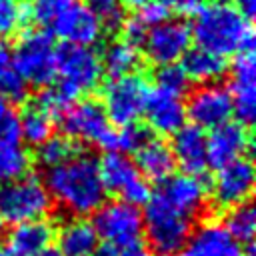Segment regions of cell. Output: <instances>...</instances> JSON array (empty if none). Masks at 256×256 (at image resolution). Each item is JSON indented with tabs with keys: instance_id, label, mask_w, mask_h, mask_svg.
Returning a JSON list of instances; mask_svg holds the SVG:
<instances>
[{
	"instance_id": "1",
	"label": "cell",
	"mask_w": 256,
	"mask_h": 256,
	"mask_svg": "<svg viewBox=\"0 0 256 256\" xmlns=\"http://www.w3.org/2000/svg\"><path fill=\"white\" fill-rule=\"evenodd\" d=\"M44 186L50 198L74 216L92 214L106 202L98 160L88 154H76L64 164L48 168Z\"/></svg>"
},
{
	"instance_id": "2",
	"label": "cell",
	"mask_w": 256,
	"mask_h": 256,
	"mask_svg": "<svg viewBox=\"0 0 256 256\" xmlns=\"http://www.w3.org/2000/svg\"><path fill=\"white\" fill-rule=\"evenodd\" d=\"M190 34L200 48L224 58L248 50L254 44L250 18H246L234 4L224 0L200 4L194 12Z\"/></svg>"
},
{
	"instance_id": "3",
	"label": "cell",
	"mask_w": 256,
	"mask_h": 256,
	"mask_svg": "<svg viewBox=\"0 0 256 256\" xmlns=\"http://www.w3.org/2000/svg\"><path fill=\"white\" fill-rule=\"evenodd\" d=\"M102 74L100 56H96L90 46L66 44L56 52V90L68 104H72L78 96L92 92L100 84Z\"/></svg>"
},
{
	"instance_id": "4",
	"label": "cell",
	"mask_w": 256,
	"mask_h": 256,
	"mask_svg": "<svg viewBox=\"0 0 256 256\" xmlns=\"http://www.w3.org/2000/svg\"><path fill=\"white\" fill-rule=\"evenodd\" d=\"M144 204L142 226L152 248L158 250V254H174L182 250L192 230V218L176 210L156 192L150 194Z\"/></svg>"
},
{
	"instance_id": "5",
	"label": "cell",
	"mask_w": 256,
	"mask_h": 256,
	"mask_svg": "<svg viewBox=\"0 0 256 256\" xmlns=\"http://www.w3.org/2000/svg\"><path fill=\"white\" fill-rule=\"evenodd\" d=\"M52 208V198L42 180L36 176H20L0 182V218L4 222H26L44 218Z\"/></svg>"
},
{
	"instance_id": "6",
	"label": "cell",
	"mask_w": 256,
	"mask_h": 256,
	"mask_svg": "<svg viewBox=\"0 0 256 256\" xmlns=\"http://www.w3.org/2000/svg\"><path fill=\"white\" fill-rule=\"evenodd\" d=\"M56 52L58 48L48 32L30 30L16 42L12 64L26 84L44 88L56 78Z\"/></svg>"
},
{
	"instance_id": "7",
	"label": "cell",
	"mask_w": 256,
	"mask_h": 256,
	"mask_svg": "<svg viewBox=\"0 0 256 256\" xmlns=\"http://www.w3.org/2000/svg\"><path fill=\"white\" fill-rule=\"evenodd\" d=\"M60 126L64 130V136L70 140L86 142L100 146L110 152L112 148V136L114 130L110 126V120L102 108L100 102L96 100H80L72 102L60 112Z\"/></svg>"
},
{
	"instance_id": "8",
	"label": "cell",
	"mask_w": 256,
	"mask_h": 256,
	"mask_svg": "<svg viewBox=\"0 0 256 256\" xmlns=\"http://www.w3.org/2000/svg\"><path fill=\"white\" fill-rule=\"evenodd\" d=\"M146 96H148V84L144 76L136 72L114 76L102 90V108L110 124L116 126L134 124L144 110Z\"/></svg>"
},
{
	"instance_id": "9",
	"label": "cell",
	"mask_w": 256,
	"mask_h": 256,
	"mask_svg": "<svg viewBox=\"0 0 256 256\" xmlns=\"http://www.w3.org/2000/svg\"><path fill=\"white\" fill-rule=\"evenodd\" d=\"M94 230L98 238H102L106 244H136L142 238L144 226H142V212L138 206L124 202V200H112L102 202L100 208L94 212Z\"/></svg>"
},
{
	"instance_id": "10",
	"label": "cell",
	"mask_w": 256,
	"mask_h": 256,
	"mask_svg": "<svg viewBox=\"0 0 256 256\" xmlns=\"http://www.w3.org/2000/svg\"><path fill=\"white\" fill-rule=\"evenodd\" d=\"M100 178L104 182L106 192H116L120 200L130 202L134 206L144 204L150 198V186L136 168L134 160H130L122 152H108L102 162H98Z\"/></svg>"
},
{
	"instance_id": "11",
	"label": "cell",
	"mask_w": 256,
	"mask_h": 256,
	"mask_svg": "<svg viewBox=\"0 0 256 256\" xmlns=\"http://www.w3.org/2000/svg\"><path fill=\"white\" fill-rule=\"evenodd\" d=\"M190 42H192L190 26L182 20L166 18L148 28L142 48L152 64L164 66V64H176L190 48Z\"/></svg>"
},
{
	"instance_id": "12",
	"label": "cell",
	"mask_w": 256,
	"mask_h": 256,
	"mask_svg": "<svg viewBox=\"0 0 256 256\" xmlns=\"http://www.w3.org/2000/svg\"><path fill=\"white\" fill-rule=\"evenodd\" d=\"M186 106V118L202 130H212L232 116V98L226 86L208 82L198 86L190 96Z\"/></svg>"
},
{
	"instance_id": "13",
	"label": "cell",
	"mask_w": 256,
	"mask_h": 256,
	"mask_svg": "<svg viewBox=\"0 0 256 256\" xmlns=\"http://www.w3.org/2000/svg\"><path fill=\"white\" fill-rule=\"evenodd\" d=\"M182 256H254V250L250 246L244 248L224 224L208 220L190 230Z\"/></svg>"
},
{
	"instance_id": "14",
	"label": "cell",
	"mask_w": 256,
	"mask_h": 256,
	"mask_svg": "<svg viewBox=\"0 0 256 256\" xmlns=\"http://www.w3.org/2000/svg\"><path fill=\"white\" fill-rule=\"evenodd\" d=\"M228 92L232 98V114H236L240 124H250L256 116V60L252 48L236 54Z\"/></svg>"
},
{
	"instance_id": "15",
	"label": "cell",
	"mask_w": 256,
	"mask_h": 256,
	"mask_svg": "<svg viewBox=\"0 0 256 256\" xmlns=\"http://www.w3.org/2000/svg\"><path fill=\"white\" fill-rule=\"evenodd\" d=\"M254 190V166L248 158H236L218 168L212 182V196L220 208L248 202Z\"/></svg>"
},
{
	"instance_id": "16",
	"label": "cell",
	"mask_w": 256,
	"mask_h": 256,
	"mask_svg": "<svg viewBox=\"0 0 256 256\" xmlns=\"http://www.w3.org/2000/svg\"><path fill=\"white\" fill-rule=\"evenodd\" d=\"M156 194H160L168 204H172L176 210L194 220V216L200 214L206 206L208 186L200 176L182 172L170 174L164 180H160Z\"/></svg>"
},
{
	"instance_id": "17",
	"label": "cell",
	"mask_w": 256,
	"mask_h": 256,
	"mask_svg": "<svg viewBox=\"0 0 256 256\" xmlns=\"http://www.w3.org/2000/svg\"><path fill=\"white\" fill-rule=\"evenodd\" d=\"M52 28L60 40L74 46H92L102 36V26L88 6L76 2L52 22Z\"/></svg>"
},
{
	"instance_id": "18",
	"label": "cell",
	"mask_w": 256,
	"mask_h": 256,
	"mask_svg": "<svg viewBox=\"0 0 256 256\" xmlns=\"http://www.w3.org/2000/svg\"><path fill=\"white\" fill-rule=\"evenodd\" d=\"M142 112L146 116V124L162 136H172L180 126H184L186 120V106L180 96L164 92L160 88H154L152 92L148 90Z\"/></svg>"
},
{
	"instance_id": "19",
	"label": "cell",
	"mask_w": 256,
	"mask_h": 256,
	"mask_svg": "<svg viewBox=\"0 0 256 256\" xmlns=\"http://www.w3.org/2000/svg\"><path fill=\"white\" fill-rule=\"evenodd\" d=\"M250 146V134L240 122H224L212 128L210 136H206V152L208 164L220 168L236 158H242Z\"/></svg>"
},
{
	"instance_id": "20",
	"label": "cell",
	"mask_w": 256,
	"mask_h": 256,
	"mask_svg": "<svg viewBox=\"0 0 256 256\" xmlns=\"http://www.w3.org/2000/svg\"><path fill=\"white\" fill-rule=\"evenodd\" d=\"M170 150L174 156V164H178L186 174L200 176L208 168L206 134L194 124H184L172 134Z\"/></svg>"
},
{
	"instance_id": "21",
	"label": "cell",
	"mask_w": 256,
	"mask_h": 256,
	"mask_svg": "<svg viewBox=\"0 0 256 256\" xmlns=\"http://www.w3.org/2000/svg\"><path fill=\"white\" fill-rule=\"evenodd\" d=\"M52 236H54V226L44 218L18 222L8 234L6 248L12 256H32L38 250L50 246Z\"/></svg>"
},
{
	"instance_id": "22",
	"label": "cell",
	"mask_w": 256,
	"mask_h": 256,
	"mask_svg": "<svg viewBox=\"0 0 256 256\" xmlns=\"http://www.w3.org/2000/svg\"><path fill=\"white\" fill-rule=\"evenodd\" d=\"M98 248V234L92 222L76 216L58 230V250L62 256H94Z\"/></svg>"
},
{
	"instance_id": "23",
	"label": "cell",
	"mask_w": 256,
	"mask_h": 256,
	"mask_svg": "<svg viewBox=\"0 0 256 256\" xmlns=\"http://www.w3.org/2000/svg\"><path fill=\"white\" fill-rule=\"evenodd\" d=\"M136 154V168L142 176L152 180H164L174 170V156L170 146L160 138H146L142 146L134 152Z\"/></svg>"
},
{
	"instance_id": "24",
	"label": "cell",
	"mask_w": 256,
	"mask_h": 256,
	"mask_svg": "<svg viewBox=\"0 0 256 256\" xmlns=\"http://www.w3.org/2000/svg\"><path fill=\"white\" fill-rule=\"evenodd\" d=\"M182 58H184L182 68H184L188 80H194L200 84L216 82L226 72V58L218 56L206 48H200V46L192 48V50L188 48Z\"/></svg>"
},
{
	"instance_id": "25",
	"label": "cell",
	"mask_w": 256,
	"mask_h": 256,
	"mask_svg": "<svg viewBox=\"0 0 256 256\" xmlns=\"http://www.w3.org/2000/svg\"><path fill=\"white\" fill-rule=\"evenodd\" d=\"M18 128H20V140L38 146L52 136L54 114L48 108H44L38 100H34L24 106L22 114H18Z\"/></svg>"
},
{
	"instance_id": "26",
	"label": "cell",
	"mask_w": 256,
	"mask_h": 256,
	"mask_svg": "<svg viewBox=\"0 0 256 256\" xmlns=\"http://www.w3.org/2000/svg\"><path fill=\"white\" fill-rule=\"evenodd\" d=\"M100 64H102V70L108 72L112 78L124 76L138 68L140 54H138V48L128 44L126 40H114V42L106 44V48L100 56Z\"/></svg>"
},
{
	"instance_id": "27",
	"label": "cell",
	"mask_w": 256,
	"mask_h": 256,
	"mask_svg": "<svg viewBox=\"0 0 256 256\" xmlns=\"http://www.w3.org/2000/svg\"><path fill=\"white\" fill-rule=\"evenodd\" d=\"M36 148H38L36 160L44 168H54V166L64 164L66 160L74 158L76 154H80L76 142L70 140L68 136H50L42 144H38Z\"/></svg>"
},
{
	"instance_id": "28",
	"label": "cell",
	"mask_w": 256,
	"mask_h": 256,
	"mask_svg": "<svg viewBox=\"0 0 256 256\" xmlns=\"http://www.w3.org/2000/svg\"><path fill=\"white\" fill-rule=\"evenodd\" d=\"M228 232L240 242H252L254 232H256V212L252 208L250 202H242L230 208L228 216H226V224Z\"/></svg>"
},
{
	"instance_id": "29",
	"label": "cell",
	"mask_w": 256,
	"mask_h": 256,
	"mask_svg": "<svg viewBox=\"0 0 256 256\" xmlns=\"http://www.w3.org/2000/svg\"><path fill=\"white\" fill-rule=\"evenodd\" d=\"M30 156L20 142L0 146V182L20 178L28 172Z\"/></svg>"
},
{
	"instance_id": "30",
	"label": "cell",
	"mask_w": 256,
	"mask_h": 256,
	"mask_svg": "<svg viewBox=\"0 0 256 256\" xmlns=\"http://www.w3.org/2000/svg\"><path fill=\"white\" fill-rule=\"evenodd\" d=\"M28 94V84L12 64V56L0 62V96L10 102H20Z\"/></svg>"
},
{
	"instance_id": "31",
	"label": "cell",
	"mask_w": 256,
	"mask_h": 256,
	"mask_svg": "<svg viewBox=\"0 0 256 256\" xmlns=\"http://www.w3.org/2000/svg\"><path fill=\"white\" fill-rule=\"evenodd\" d=\"M86 6L100 22L102 30H118L126 18L122 0H88Z\"/></svg>"
},
{
	"instance_id": "32",
	"label": "cell",
	"mask_w": 256,
	"mask_h": 256,
	"mask_svg": "<svg viewBox=\"0 0 256 256\" xmlns=\"http://www.w3.org/2000/svg\"><path fill=\"white\" fill-rule=\"evenodd\" d=\"M26 6L22 0H0V38H12L26 20Z\"/></svg>"
},
{
	"instance_id": "33",
	"label": "cell",
	"mask_w": 256,
	"mask_h": 256,
	"mask_svg": "<svg viewBox=\"0 0 256 256\" xmlns=\"http://www.w3.org/2000/svg\"><path fill=\"white\" fill-rule=\"evenodd\" d=\"M188 82L190 80H188L184 68L178 64H164L156 72V88L176 94V96H182L188 90Z\"/></svg>"
},
{
	"instance_id": "34",
	"label": "cell",
	"mask_w": 256,
	"mask_h": 256,
	"mask_svg": "<svg viewBox=\"0 0 256 256\" xmlns=\"http://www.w3.org/2000/svg\"><path fill=\"white\" fill-rule=\"evenodd\" d=\"M146 138H148V132L142 126H138L136 122L134 124H126V126H120V130H114L110 152H122V154L136 152Z\"/></svg>"
},
{
	"instance_id": "35",
	"label": "cell",
	"mask_w": 256,
	"mask_h": 256,
	"mask_svg": "<svg viewBox=\"0 0 256 256\" xmlns=\"http://www.w3.org/2000/svg\"><path fill=\"white\" fill-rule=\"evenodd\" d=\"M76 0H32L28 14L32 16V20L36 24L42 26H52V22L64 12L68 10Z\"/></svg>"
},
{
	"instance_id": "36",
	"label": "cell",
	"mask_w": 256,
	"mask_h": 256,
	"mask_svg": "<svg viewBox=\"0 0 256 256\" xmlns=\"http://www.w3.org/2000/svg\"><path fill=\"white\" fill-rule=\"evenodd\" d=\"M20 142V128H18V112L14 102L0 96V146Z\"/></svg>"
},
{
	"instance_id": "37",
	"label": "cell",
	"mask_w": 256,
	"mask_h": 256,
	"mask_svg": "<svg viewBox=\"0 0 256 256\" xmlns=\"http://www.w3.org/2000/svg\"><path fill=\"white\" fill-rule=\"evenodd\" d=\"M122 40H126L128 44L132 46H142L144 38H146V32H148V26L138 18V16H132V18H124L122 22Z\"/></svg>"
},
{
	"instance_id": "38",
	"label": "cell",
	"mask_w": 256,
	"mask_h": 256,
	"mask_svg": "<svg viewBox=\"0 0 256 256\" xmlns=\"http://www.w3.org/2000/svg\"><path fill=\"white\" fill-rule=\"evenodd\" d=\"M94 256H148V252H146V248L142 246V242L124 244V246L106 244V246H102V248H96Z\"/></svg>"
},
{
	"instance_id": "39",
	"label": "cell",
	"mask_w": 256,
	"mask_h": 256,
	"mask_svg": "<svg viewBox=\"0 0 256 256\" xmlns=\"http://www.w3.org/2000/svg\"><path fill=\"white\" fill-rule=\"evenodd\" d=\"M148 28L150 26H154V24H158V22H162V20H166L168 18V10L164 8V4L162 2H156V0H152V2H148V4H144L142 8H138V14H136Z\"/></svg>"
},
{
	"instance_id": "40",
	"label": "cell",
	"mask_w": 256,
	"mask_h": 256,
	"mask_svg": "<svg viewBox=\"0 0 256 256\" xmlns=\"http://www.w3.org/2000/svg\"><path fill=\"white\" fill-rule=\"evenodd\" d=\"M168 12L176 14H192L202 4V0H160Z\"/></svg>"
},
{
	"instance_id": "41",
	"label": "cell",
	"mask_w": 256,
	"mask_h": 256,
	"mask_svg": "<svg viewBox=\"0 0 256 256\" xmlns=\"http://www.w3.org/2000/svg\"><path fill=\"white\" fill-rule=\"evenodd\" d=\"M234 6L246 16V18H252L254 12H256V0H232Z\"/></svg>"
},
{
	"instance_id": "42",
	"label": "cell",
	"mask_w": 256,
	"mask_h": 256,
	"mask_svg": "<svg viewBox=\"0 0 256 256\" xmlns=\"http://www.w3.org/2000/svg\"><path fill=\"white\" fill-rule=\"evenodd\" d=\"M32 256H62V254H60V250H58V248L46 246V248L38 250V252H36V254H32Z\"/></svg>"
},
{
	"instance_id": "43",
	"label": "cell",
	"mask_w": 256,
	"mask_h": 256,
	"mask_svg": "<svg viewBox=\"0 0 256 256\" xmlns=\"http://www.w3.org/2000/svg\"><path fill=\"white\" fill-rule=\"evenodd\" d=\"M148 2H152V0H122V4H126L128 8H142L144 4H148Z\"/></svg>"
},
{
	"instance_id": "44",
	"label": "cell",
	"mask_w": 256,
	"mask_h": 256,
	"mask_svg": "<svg viewBox=\"0 0 256 256\" xmlns=\"http://www.w3.org/2000/svg\"><path fill=\"white\" fill-rule=\"evenodd\" d=\"M10 58V54H8V50H6V46L0 42V62H4V60H8Z\"/></svg>"
},
{
	"instance_id": "45",
	"label": "cell",
	"mask_w": 256,
	"mask_h": 256,
	"mask_svg": "<svg viewBox=\"0 0 256 256\" xmlns=\"http://www.w3.org/2000/svg\"><path fill=\"white\" fill-rule=\"evenodd\" d=\"M0 256H12V254L8 252V248H6V246H0Z\"/></svg>"
},
{
	"instance_id": "46",
	"label": "cell",
	"mask_w": 256,
	"mask_h": 256,
	"mask_svg": "<svg viewBox=\"0 0 256 256\" xmlns=\"http://www.w3.org/2000/svg\"><path fill=\"white\" fill-rule=\"evenodd\" d=\"M2 226H4V220L0 218V232H2Z\"/></svg>"
},
{
	"instance_id": "47",
	"label": "cell",
	"mask_w": 256,
	"mask_h": 256,
	"mask_svg": "<svg viewBox=\"0 0 256 256\" xmlns=\"http://www.w3.org/2000/svg\"><path fill=\"white\" fill-rule=\"evenodd\" d=\"M158 256H172V254H158Z\"/></svg>"
}]
</instances>
